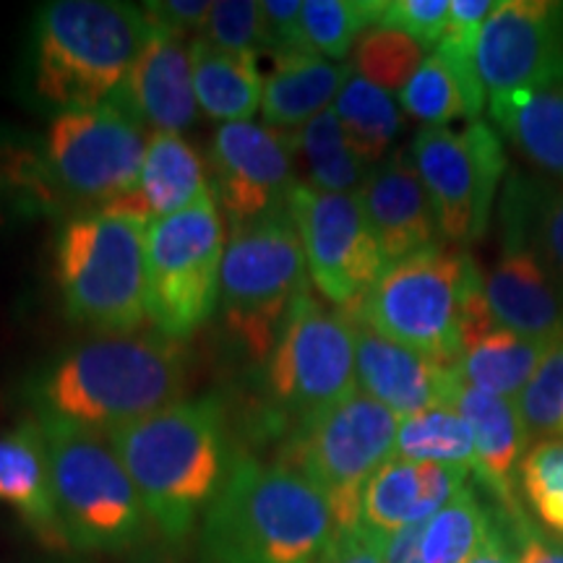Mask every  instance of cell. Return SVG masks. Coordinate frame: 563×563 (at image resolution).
<instances>
[{
	"mask_svg": "<svg viewBox=\"0 0 563 563\" xmlns=\"http://www.w3.org/2000/svg\"><path fill=\"white\" fill-rule=\"evenodd\" d=\"M454 407L467 420L475 441V470L504 517H522V504L517 496V470L527 454V433L517 402L475 389L462 378L456 389Z\"/></svg>",
	"mask_w": 563,
	"mask_h": 563,
	"instance_id": "cell-21",
	"label": "cell"
},
{
	"mask_svg": "<svg viewBox=\"0 0 563 563\" xmlns=\"http://www.w3.org/2000/svg\"><path fill=\"white\" fill-rule=\"evenodd\" d=\"M136 485L146 519L162 540L178 545L220 493L232 462L222 407L194 399L108 433Z\"/></svg>",
	"mask_w": 563,
	"mask_h": 563,
	"instance_id": "cell-1",
	"label": "cell"
},
{
	"mask_svg": "<svg viewBox=\"0 0 563 563\" xmlns=\"http://www.w3.org/2000/svg\"><path fill=\"white\" fill-rule=\"evenodd\" d=\"M426 60V47L407 34L373 26L352 51V70L384 91H402Z\"/></svg>",
	"mask_w": 563,
	"mask_h": 563,
	"instance_id": "cell-36",
	"label": "cell"
},
{
	"mask_svg": "<svg viewBox=\"0 0 563 563\" xmlns=\"http://www.w3.org/2000/svg\"><path fill=\"white\" fill-rule=\"evenodd\" d=\"M108 102L129 112L152 133H180L196 121L191 42L152 32L125 81Z\"/></svg>",
	"mask_w": 563,
	"mask_h": 563,
	"instance_id": "cell-18",
	"label": "cell"
},
{
	"mask_svg": "<svg viewBox=\"0 0 563 563\" xmlns=\"http://www.w3.org/2000/svg\"><path fill=\"white\" fill-rule=\"evenodd\" d=\"M287 211L316 290L340 311L355 308L386 269L361 196L323 194L298 183Z\"/></svg>",
	"mask_w": 563,
	"mask_h": 563,
	"instance_id": "cell-14",
	"label": "cell"
},
{
	"mask_svg": "<svg viewBox=\"0 0 563 563\" xmlns=\"http://www.w3.org/2000/svg\"><path fill=\"white\" fill-rule=\"evenodd\" d=\"M485 100H488V95H485L481 74L460 70L435 51L426 55L418 74L399 91V104L407 115L426 123V129L446 125L456 118L475 121Z\"/></svg>",
	"mask_w": 563,
	"mask_h": 563,
	"instance_id": "cell-27",
	"label": "cell"
},
{
	"mask_svg": "<svg viewBox=\"0 0 563 563\" xmlns=\"http://www.w3.org/2000/svg\"><path fill=\"white\" fill-rule=\"evenodd\" d=\"M146 144L144 125L112 102L60 110L45 136V159L70 199L104 209L136 188Z\"/></svg>",
	"mask_w": 563,
	"mask_h": 563,
	"instance_id": "cell-13",
	"label": "cell"
},
{
	"mask_svg": "<svg viewBox=\"0 0 563 563\" xmlns=\"http://www.w3.org/2000/svg\"><path fill=\"white\" fill-rule=\"evenodd\" d=\"M295 159L306 170V186L323 194H357L368 178V165L357 157L344 136L334 108L323 110L313 121L290 131Z\"/></svg>",
	"mask_w": 563,
	"mask_h": 563,
	"instance_id": "cell-29",
	"label": "cell"
},
{
	"mask_svg": "<svg viewBox=\"0 0 563 563\" xmlns=\"http://www.w3.org/2000/svg\"><path fill=\"white\" fill-rule=\"evenodd\" d=\"M485 300L498 329L551 347L563 342V295L530 245L506 243L485 277Z\"/></svg>",
	"mask_w": 563,
	"mask_h": 563,
	"instance_id": "cell-20",
	"label": "cell"
},
{
	"mask_svg": "<svg viewBox=\"0 0 563 563\" xmlns=\"http://www.w3.org/2000/svg\"><path fill=\"white\" fill-rule=\"evenodd\" d=\"M399 418L368 394L355 391L329 410L300 420L279 462L290 464L323 493L334 532L361 525L365 485L397 449Z\"/></svg>",
	"mask_w": 563,
	"mask_h": 563,
	"instance_id": "cell-8",
	"label": "cell"
},
{
	"mask_svg": "<svg viewBox=\"0 0 563 563\" xmlns=\"http://www.w3.org/2000/svg\"><path fill=\"white\" fill-rule=\"evenodd\" d=\"M498 3L496 0H452V13H449L446 32L441 40L454 42V45H475L477 34L490 13L498 9Z\"/></svg>",
	"mask_w": 563,
	"mask_h": 563,
	"instance_id": "cell-44",
	"label": "cell"
},
{
	"mask_svg": "<svg viewBox=\"0 0 563 563\" xmlns=\"http://www.w3.org/2000/svg\"><path fill=\"white\" fill-rule=\"evenodd\" d=\"M323 493L285 462L235 456L201 517L211 563H319L334 538Z\"/></svg>",
	"mask_w": 563,
	"mask_h": 563,
	"instance_id": "cell-2",
	"label": "cell"
},
{
	"mask_svg": "<svg viewBox=\"0 0 563 563\" xmlns=\"http://www.w3.org/2000/svg\"><path fill=\"white\" fill-rule=\"evenodd\" d=\"M551 350V344L545 342H532L506 329H493L464 350L460 371L464 382L475 389L517 402Z\"/></svg>",
	"mask_w": 563,
	"mask_h": 563,
	"instance_id": "cell-28",
	"label": "cell"
},
{
	"mask_svg": "<svg viewBox=\"0 0 563 563\" xmlns=\"http://www.w3.org/2000/svg\"><path fill=\"white\" fill-rule=\"evenodd\" d=\"M441 238L449 245L473 243L488 228L506 157L498 133L475 118L462 131L422 129L410 146Z\"/></svg>",
	"mask_w": 563,
	"mask_h": 563,
	"instance_id": "cell-12",
	"label": "cell"
},
{
	"mask_svg": "<svg viewBox=\"0 0 563 563\" xmlns=\"http://www.w3.org/2000/svg\"><path fill=\"white\" fill-rule=\"evenodd\" d=\"M146 224L95 209L58 238L55 269L68 319L108 336L133 334L146 316Z\"/></svg>",
	"mask_w": 563,
	"mask_h": 563,
	"instance_id": "cell-5",
	"label": "cell"
},
{
	"mask_svg": "<svg viewBox=\"0 0 563 563\" xmlns=\"http://www.w3.org/2000/svg\"><path fill=\"white\" fill-rule=\"evenodd\" d=\"M517 561L519 563H563L561 540L551 538V534L538 532L530 525L517 543Z\"/></svg>",
	"mask_w": 563,
	"mask_h": 563,
	"instance_id": "cell-46",
	"label": "cell"
},
{
	"mask_svg": "<svg viewBox=\"0 0 563 563\" xmlns=\"http://www.w3.org/2000/svg\"><path fill=\"white\" fill-rule=\"evenodd\" d=\"M150 34V21L136 5L115 0L47 3L37 19V95L60 110L108 102Z\"/></svg>",
	"mask_w": 563,
	"mask_h": 563,
	"instance_id": "cell-4",
	"label": "cell"
},
{
	"mask_svg": "<svg viewBox=\"0 0 563 563\" xmlns=\"http://www.w3.org/2000/svg\"><path fill=\"white\" fill-rule=\"evenodd\" d=\"M203 40L220 47V51L238 55L264 53L258 3H251V0H220V3H211Z\"/></svg>",
	"mask_w": 563,
	"mask_h": 563,
	"instance_id": "cell-39",
	"label": "cell"
},
{
	"mask_svg": "<svg viewBox=\"0 0 563 563\" xmlns=\"http://www.w3.org/2000/svg\"><path fill=\"white\" fill-rule=\"evenodd\" d=\"M475 266L460 245L439 243L386 266L368 295L344 313L386 340L460 368L462 300Z\"/></svg>",
	"mask_w": 563,
	"mask_h": 563,
	"instance_id": "cell-7",
	"label": "cell"
},
{
	"mask_svg": "<svg viewBox=\"0 0 563 563\" xmlns=\"http://www.w3.org/2000/svg\"><path fill=\"white\" fill-rule=\"evenodd\" d=\"M352 323L357 350V391L389 407L397 418L454 405L462 384L460 368H449L418 350L386 340L373 332L368 323L357 319H352Z\"/></svg>",
	"mask_w": 563,
	"mask_h": 563,
	"instance_id": "cell-17",
	"label": "cell"
},
{
	"mask_svg": "<svg viewBox=\"0 0 563 563\" xmlns=\"http://www.w3.org/2000/svg\"><path fill=\"white\" fill-rule=\"evenodd\" d=\"M306 253L287 214L232 224L220 272V302L230 329L253 357L272 355L287 311L308 290Z\"/></svg>",
	"mask_w": 563,
	"mask_h": 563,
	"instance_id": "cell-9",
	"label": "cell"
},
{
	"mask_svg": "<svg viewBox=\"0 0 563 563\" xmlns=\"http://www.w3.org/2000/svg\"><path fill=\"white\" fill-rule=\"evenodd\" d=\"M422 532H426V522L382 534L384 563H426L422 561Z\"/></svg>",
	"mask_w": 563,
	"mask_h": 563,
	"instance_id": "cell-45",
	"label": "cell"
},
{
	"mask_svg": "<svg viewBox=\"0 0 563 563\" xmlns=\"http://www.w3.org/2000/svg\"><path fill=\"white\" fill-rule=\"evenodd\" d=\"M382 11L384 0H306L300 9L302 40L308 51L342 60L365 32L378 26Z\"/></svg>",
	"mask_w": 563,
	"mask_h": 563,
	"instance_id": "cell-32",
	"label": "cell"
},
{
	"mask_svg": "<svg viewBox=\"0 0 563 563\" xmlns=\"http://www.w3.org/2000/svg\"><path fill=\"white\" fill-rule=\"evenodd\" d=\"M269 389L295 420L340 405L357 391L355 323L340 308H323L311 290L287 311L269 357Z\"/></svg>",
	"mask_w": 563,
	"mask_h": 563,
	"instance_id": "cell-11",
	"label": "cell"
},
{
	"mask_svg": "<svg viewBox=\"0 0 563 563\" xmlns=\"http://www.w3.org/2000/svg\"><path fill=\"white\" fill-rule=\"evenodd\" d=\"M467 563H519L517 543H514L509 532L493 525L488 538L483 540V545L477 548L475 555Z\"/></svg>",
	"mask_w": 563,
	"mask_h": 563,
	"instance_id": "cell-47",
	"label": "cell"
},
{
	"mask_svg": "<svg viewBox=\"0 0 563 563\" xmlns=\"http://www.w3.org/2000/svg\"><path fill=\"white\" fill-rule=\"evenodd\" d=\"M449 13L452 0H386L378 26L402 32L422 47H435L446 32Z\"/></svg>",
	"mask_w": 563,
	"mask_h": 563,
	"instance_id": "cell-40",
	"label": "cell"
},
{
	"mask_svg": "<svg viewBox=\"0 0 563 563\" xmlns=\"http://www.w3.org/2000/svg\"><path fill=\"white\" fill-rule=\"evenodd\" d=\"M319 563H384L382 534L365 530L363 525L334 532Z\"/></svg>",
	"mask_w": 563,
	"mask_h": 563,
	"instance_id": "cell-43",
	"label": "cell"
},
{
	"mask_svg": "<svg viewBox=\"0 0 563 563\" xmlns=\"http://www.w3.org/2000/svg\"><path fill=\"white\" fill-rule=\"evenodd\" d=\"M152 32L167 34V37L188 42L203 37L211 3L207 0H150L141 5Z\"/></svg>",
	"mask_w": 563,
	"mask_h": 563,
	"instance_id": "cell-41",
	"label": "cell"
},
{
	"mask_svg": "<svg viewBox=\"0 0 563 563\" xmlns=\"http://www.w3.org/2000/svg\"><path fill=\"white\" fill-rule=\"evenodd\" d=\"M188 350L165 334L104 336L70 350L40 382V412L108 435L183 402Z\"/></svg>",
	"mask_w": 563,
	"mask_h": 563,
	"instance_id": "cell-3",
	"label": "cell"
},
{
	"mask_svg": "<svg viewBox=\"0 0 563 563\" xmlns=\"http://www.w3.org/2000/svg\"><path fill=\"white\" fill-rule=\"evenodd\" d=\"M506 224L517 230L519 238L509 243H532L551 264V272L563 279V188L534 186L530 191L511 188L506 196Z\"/></svg>",
	"mask_w": 563,
	"mask_h": 563,
	"instance_id": "cell-35",
	"label": "cell"
},
{
	"mask_svg": "<svg viewBox=\"0 0 563 563\" xmlns=\"http://www.w3.org/2000/svg\"><path fill=\"white\" fill-rule=\"evenodd\" d=\"M493 527L490 514L477 496L464 488L441 511L426 522L422 532V561L426 563H467Z\"/></svg>",
	"mask_w": 563,
	"mask_h": 563,
	"instance_id": "cell-34",
	"label": "cell"
},
{
	"mask_svg": "<svg viewBox=\"0 0 563 563\" xmlns=\"http://www.w3.org/2000/svg\"><path fill=\"white\" fill-rule=\"evenodd\" d=\"M490 118L532 165L563 180V84L490 100Z\"/></svg>",
	"mask_w": 563,
	"mask_h": 563,
	"instance_id": "cell-26",
	"label": "cell"
},
{
	"mask_svg": "<svg viewBox=\"0 0 563 563\" xmlns=\"http://www.w3.org/2000/svg\"><path fill=\"white\" fill-rule=\"evenodd\" d=\"M58 517L70 551L123 553L150 532L144 504L108 435L40 412Z\"/></svg>",
	"mask_w": 563,
	"mask_h": 563,
	"instance_id": "cell-6",
	"label": "cell"
},
{
	"mask_svg": "<svg viewBox=\"0 0 563 563\" xmlns=\"http://www.w3.org/2000/svg\"><path fill=\"white\" fill-rule=\"evenodd\" d=\"M420 522V464L391 456L365 485L361 525L376 534H391Z\"/></svg>",
	"mask_w": 563,
	"mask_h": 563,
	"instance_id": "cell-33",
	"label": "cell"
},
{
	"mask_svg": "<svg viewBox=\"0 0 563 563\" xmlns=\"http://www.w3.org/2000/svg\"><path fill=\"white\" fill-rule=\"evenodd\" d=\"M344 136L365 165H382L402 129V112L389 91L352 70L334 102Z\"/></svg>",
	"mask_w": 563,
	"mask_h": 563,
	"instance_id": "cell-30",
	"label": "cell"
},
{
	"mask_svg": "<svg viewBox=\"0 0 563 563\" xmlns=\"http://www.w3.org/2000/svg\"><path fill=\"white\" fill-rule=\"evenodd\" d=\"M125 563H186V561H183L180 555L167 553V551H139Z\"/></svg>",
	"mask_w": 563,
	"mask_h": 563,
	"instance_id": "cell-48",
	"label": "cell"
},
{
	"mask_svg": "<svg viewBox=\"0 0 563 563\" xmlns=\"http://www.w3.org/2000/svg\"><path fill=\"white\" fill-rule=\"evenodd\" d=\"M519 483L540 525L563 540V435L534 441L519 464Z\"/></svg>",
	"mask_w": 563,
	"mask_h": 563,
	"instance_id": "cell-37",
	"label": "cell"
},
{
	"mask_svg": "<svg viewBox=\"0 0 563 563\" xmlns=\"http://www.w3.org/2000/svg\"><path fill=\"white\" fill-rule=\"evenodd\" d=\"M228 241L214 191L191 209L146 224V316L159 334L186 340L220 302Z\"/></svg>",
	"mask_w": 563,
	"mask_h": 563,
	"instance_id": "cell-10",
	"label": "cell"
},
{
	"mask_svg": "<svg viewBox=\"0 0 563 563\" xmlns=\"http://www.w3.org/2000/svg\"><path fill=\"white\" fill-rule=\"evenodd\" d=\"M394 456L407 462H435L475 470V441L467 420L454 405L399 418Z\"/></svg>",
	"mask_w": 563,
	"mask_h": 563,
	"instance_id": "cell-31",
	"label": "cell"
},
{
	"mask_svg": "<svg viewBox=\"0 0 563 563\" xmlns=\"http://www.w3.org/2000/svg\"><path fill=\"white\" fill-rule=\"evenodd\" d=\"M0 501L11 504L34 538L51 551H70L55 506L51 454L40 418L0 435Z\"/></svg>",
	"mask_w": 563,
	"mask_h": 563,
	"instance_id": "cell-22",
	"label": "cell"
},
{
	"mask_svg": "<svg viewBox=\"0 0 563 563\" xmlns=\"http://www.w3.org/2000/svg\"><path fill=\"white\" fill-rule=\"evenodd\" d=\"M488 100L563 84V3L501 0L475 42Z\"/></svg>",
	"mask_w": 563,
	"mask_h": 563,
	"instance_id": "cell-15",
	"label": "cell"
},
{
	"mask_svg": "<svg viewBox=\"0 0 563 563\" xmlns=\"http://www.w3.org/2000/svg\"><path fill=\"white\" fill-rule=\"evenodd\" d=\"M300 0H264L262 11V45L264 53H290L308 51L300 26Z\"/></svg>",
	"mask_w": 563,
	"mask_h": 563,
	"instance_id": "cell-42",
	"label": "cell"
},
{
	"mask_svg": "<svg viewBox=\"0 0 563 563\" xmlns=\"http://www.w3.org/2000/svg\"><path fill=\"white\" fill-rule=\"evenodd\" d=\"M274 68L264 79V121L269 129L298 131L336 102L352 66H340L313 51L272 55Z\"/></svg>",
	"mask_w": 563,
	"mask_h": 563,
	"instance_id": "cell-24",
	"label": "cell"
},
{
	"mask_svg": "<svg viewBox=\"0 0 563 563\" xmlns=\"http://www.w3.org/2000/svg\"><path fill=\"white\" fill-rule=\"evenodd\" d=\"M214 199L232 224L287 214L295 180L290 131L256 123L220 125L209 152Z\"/></svg>",
	"mask_w": 563,
	"mask_h": 563,
	"instance_id": "cell-16",
	"label": "cell"
},
{
	"mask_svg": "<svg viewBox=\"0 0 563 563\" xmlns=\"http://www.w3.org/2000/svg\"><path fill=\"white\" fill-rule=\"evenodd\" d=\"M196 102L203 115L222 125L251 123L262 110L264 79L258 55H238L214 47L203 37L191 42Z\"/></svg>",
	"mask_w": 563,
	"mask_h": 563,
	"instance_id": "cell-25",
	"label": "cell"
},
{
	"mask_svg": "<svg viewBox=\"0 0 563 563\" xmlns=\"http://www.w3.org/2000/svg\"><path fill=\"white\" fill-rule=\"evenodd\" d=\"M517 407L530 439L563 435V342L543 357Z\"/></svg>",
	"mask_w": 563,
	"mask_h": 563,
	"instance_id": "cell-38",
	"label": "cell"
},
{
	"mask_svg": "<svg viewBox=\"0 0 563 563\" xmlns=\"http://www.w3.org/2000/svg\"><path fill=\"white\" fill-rule=\"evenodd\" d=\"M207 194L211 186L199 152L178 133H152L136 188L104 211L154 222L191 209Z\"/></svg>",
	"mask_w": 563,
	"mask_h": 563,
	"instance_id": "cell-23",
	"label": "cell"
},
{
	"mask_svg": "<svg viewBox=\"0 0 563 563\" xmlns=\"http://www.w3.org/2000/svg\"><path fill=\"white\" fill-rule=\"evenodd\" d=\"M357 196L386 266L441 243L433 203L407 154H397L373 167Z\"/></svg>",
	"mask_w": 563,
	"mask_h": 563,
	"instance_id": "cell-19",
	"label": "cell"
}]
</instances>
